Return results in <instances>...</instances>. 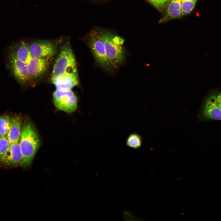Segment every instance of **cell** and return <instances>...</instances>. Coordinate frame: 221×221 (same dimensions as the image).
<instances>
[{"mask_svg":"<svg viewBox=\"0 0 221 221\" xmlns=\"http://www.w3.org/2000/svg\"><path fill=\"white\" fill-rule=\"evenodd\" d=\"M12 53L19 60L27 64L32 57L29 46L24 42H22Z\"/></svg>","mask_w":221,"mask_h":221,"instance_id":"5bb4252c","label":"cell"},{"mask_svg":"<svg viewBox=\"0 0 221 221\" xmlns=\"http://www.w3.org/2000/svg\"><path fill=\"white\" fill-rule=\"evenodd\" d=\"M19 142L23 157L22 167H29L40 145L37 133L29 120H26L23 124Z\"/></svg>","mask_w":221,"mask_h":221,"instance_id":"6da1fadb","label":"cell"},{"mask_svg":"<svg viewBox=\"0 0 221 221\" xmlns=\"http://www.w3.org/2000/svg\"><path fill=\"white\" fill-rule=\"evenodd\" d=\"M87 42L95 59L100 66L107 71L114 69L107 57L104 43L98 30L91 31L88 35Z\"/></svg>","mask_w":221,"mask_h":221,"instance_id":"277c9868","label":"cell"},{"mask_svg":"<svg viewBox=\"0 0 221 221\" xmlns=\"http://www.w3.org/2000/svg\"><path fill=\"white\" fill-rule=\"evenodd\" d=\"M11 118L8 115L0 117V136H6L10 126Z\"/></svg>","mask_w":221,"mask_h":221,"instance_id":"e0dca14e","label":"cell"},{"mask_svg":"<svg viewBox=\"0 0 221 221\" xmlns=\"http://www.w3.org/2000/svg\"><path fill=\"white\" fill-rule=\"evenodd\" d=\"M68 72L78 74L76 58L70 45H63L53 66L51 77Z\"/></svg>","mask_w":221,"mask_h":221,"instance_id":"3957f363","label":"cell"},{"mask_svg":"<svg viewBox=\"0 0 221 221\" xmlns=\"http://www.w3.org/2000/svg\"><path fill=\"white\" fill-rule=\"evenodd\" d=\"M52 96L54 105L59 110L69 113L74 112L77 109V98L71 90L56 89L53 92Z\"/></svg>","mask_w":221,"mask_h":221,"instance_id":"5b68a950","label":"cell"},{"mask_svg":"<svg viewBox=\"0 0 221 221\" xmlns=\"http://www.w3.org/2000/svg\"><path fill=\"white\" fill-rule=\"evenodd\" d=\"M21 120L19 116L11 118L10 128L6 137L10 144L19 142L21 131Z\"/></svg>","mask_w":221,"mask_h":221,"instance_id":"4fadbf2b","label":"cell"},{"mask_svg":"<svg viewBox=\"0 0 221 221\" xmlns=\"http://www.w3.org/2000/svg\"><path fill=\"white\" fill-rule=\"evenodd\" d=\"M200 114L201 118L204 119L221 120V110L217 101L216 94H212L207 98Z\"/></svg>","mask_w":221,"mask_h":221,"instance_id":"52a82bcc","label":"cell"},{"mask_svg":"<svg viewBox=\"0 0 221 221\" xmlns=\"http://www.w3.org/2000/svg\"><path fill=\"white\" fill-rule=\"evenodd\" d=\"M142 139L139 134L134 133L130 134L128 137L126 142V145L134 149H138L141 146Z\"/></svg>","mask_w":221,"mask_h":221,"instance_id":"2e32d148","label":"cell"},{"mask_svg":"<svg viewBox=\"0 0 221 221\" xmlns=\"http://www.w3.org/2000/svg\"><path fill=\"white\" fill-rule=\"evenodd\" d=\"M57 40H35L29 46L32 57L49 59L57 51Z\"/></svg>","mask_w":221,"mask_h":221,"instance_id":"8992f818","label":"cell"},{"mask_svg":"<svg viewBox=\"0 0 221 221\" xmlns=\"http://www.w3.org/2000/svg\"><path fill=\"white\" fill-rule=\"evenodd\" d=\"M157 9L163 8L169 0H148Z\"/></svg>","mask_w":221,"mask_h":221,"instance_id":"d6986e66","label":"cell"},{"mask_svg":"<svg viewBox=\"0 0 221 221\" xmlns=\"http://www.w3.org/2000/svg\"><path fill=\"white\" fill-rule=\"evenodd\" d=\"M11 69L14 77L20 83L25 84L31 79L27 64L19 60L12 53L10 56Z\"/></svg>","mask_w":221,"mask_h":221,"instance_id":"ba28073f","label":"cell"},{"mask_svg":"<svg viewBox=\"0 0 221 221\" xmlns=\"http://www.w3.org/2000/svg\"><path fill=\"white\" fill-rule=\"evenodd\" d=\"M216 99L218 105L221 110V91L216 94Z\"/></svg>","mask_w":221,"mask_h":221,"instance_id":"ffe728a7","label":"cell"},{"mask_svg":"<svg viewBox=\"0 0 221 221\" xmlns=\"http://www.w3.org/2000/svg\"><path fill=\"white\" fill-rule=\"evenodd\" d=\"M23 157L19 141L11 143L6 165L13 167H22Z\"/></svg>","mask_w":221,"mask_h":221,"instance_id":"7c38bea8","label":"cell"},{"mask_svg":"<svg viewBox=\"0 0 221 221\" xmlns=\"http://www.w3.org/2000/svg\"><path fill=\"white\" fill-rule=\"evenodd\" d=\"M182 0H170L166 9L164 16L160 23L179 18L183 15L181 10Z\"/></svg>","mask_w":221,"mask_h":221,"instance_id":"8fae6325","label":"cell"},{"mask_svg":"<svg viewBox=\"0 0 221 221\" xmlns=\"http://www.w3.org/2000/svg\"><path fill=\"white\" fill-rule=\"evenodd\" d=\"M102 40L107 57L115 68L120 66L125 60L123 46L124 40L120 37L106 31H99Z\"/></svg>","mask_w":221,"mask_h":221,"instance_id":"7a4b0ae2","label":"cell"},{"mask_svg":"<svg viewBox=\"0 0 221 221\" xmlns=\"http://www.w3.org/2000/svg\"><path fill=\"white\" fill-rule=\"evenodd\" d=\"M10 144L6 136H0V163L6 165Z\"/></svg>","mask_w":221,"mask_h":221,"instance_id":"9a60e30c","label":"cell"},{"mask_svg":"<svg viewBox=\"0 0 221 221\" xmlns=\"http://www.w3.org/2000/svg\"><path fill=\"white\" fill-rule=\"evenodd\" d=\"M49 64L48 59L32 57L27 63L31 79H37L42 75L48 69Z\"/></svg>","mask_w":221,"mask_h":221,"instance_id":"30bf717a","label":"cell"},{"mask_svg":"<svg viewBox=\"0 0 221 221\" xmlns=\"http://www.w3.org/2000/svg\"><path fill=\"white\" fill-rule=\"evenodd\" d=\"M51 79L56 89L60 90H71L79 83L78 74L73 72H66L51 77Z\"/></svg>","mask_w":221,"mask_h":221,"instance_id":"9c48e42d","label":"cell"},{"mask_svg":"<svg viewBox=\"0 0 221 221\" xmlns=\"http://www.w3.org/2000/svg\"><path fill=\"white\" fill-rule=\"evenodd\" d=\"M198 0H182L181 10L183 15L190 13L193 9Z\"/></svg>","mask_w":221,"mask_h":221,"instance_id":"ac0fdd59","label":"cell"}]
</instances>
